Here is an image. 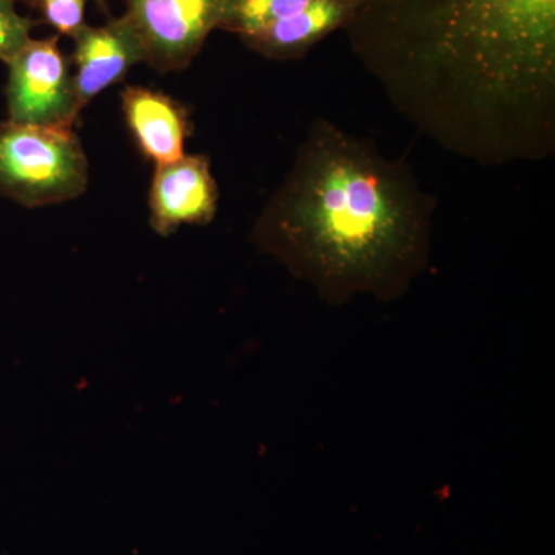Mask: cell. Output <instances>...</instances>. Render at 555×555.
I'll list each match as a JSON object with an SVG mask.
<instances>
[{"label": "cell", "mask_w": 555, "mask_h": 555, "mask_svg": "<svg viewBox=\"0 0 555 555\" xmlns=\"http://www.w3.org/2000/svg\"><path fill=\"white\" fill-rule=\"evenodd\" d=\"M436 207L406 160L320 118L251 238L328 302L390 301L426 269Z\"/></svg>", "instance_id": "2"}, {"label": "cell", "mask_w": 555, "mask_h": 555, "mask_svg": "<svg viewBox=\"0 0 555 555\" xmlns=\"http://www.w3.org/2000/svg\"><path fill=\"white\" fill-rule=\"evenodd\" d=\"M131 137L156 166L184 156L190 133L188 109L160 91L127 87L120 94Z\"/></svg>", "instance_id": "8"}, {"label": "cell", "mask_w": 555, "mask_h": 555, "mask_svg": "<svg viewBox=\"0 0 555 555\" xmlns=\"http://www.w3.org/2000/svg\"><path fill=\"white\" fill-rule=\"evenodd\" d=\"M89 160L72 127L0 122V195L35 208L78 198Z\"/></svg>", "instance_id": "3"}, {"label": "cell", "mask_w": 555, "mask_h": 555, "mask_svg": "<svg viewBox=\"0 0 555 555\" xmlns=\"http://www.w3.org/2000/svg\"><path fill=\"white\" fill-rule=\"evenodd\" d=\"M350 50L438 147L481 167L555 153V0H347Z\"/></svg>", "instance_id": "1"}, {"label": "cell", "mask_w": 555, "mask_h": 555, "mask_svg": "<svg viewBox=\"0 0 555 555\" xmlns=\"http://www.w3.org/2000/svg\"><path fill=\"white\" fill-rule=\"evenodd\" d=\"M49 25L60 35L73 36L86 27L87 0H36Z\"/></svg>", "instance_id": "12"}, {"label": "cell", "mask_w": 555, "mask_h": 555, "mask_svg": "<svg viewBox=\"0 0 555 555\" xmlns=\"http://www.w3.org/2000/svg\"><path fill=\"white\" fill-rule=\"evenodd\" d=\"M73 39V87L79 112L102 91L126 78L138 62H145L144 47L126 14L102 27L86 25Z\"/></svg>", "instance_id": "7"}, {"label": "cell", "mask_w": 555, "mask_h": 555, "mask_svg": "<svg viewBox=\"0 0 555 555\" xmlns=\"http://www.w3.org/2000/svg\"><path fill=\"white\" fill-rule=\"evenodd\" d=\"M218 198L206 156L184 155L160 164L150 189V224L159 235L185 224H208L217 215Z\"/></svg>", "instance_id": "6"}, {"label": "cell", "mask_w": 555, "mask_h": 555, "mask_svg": "<svg viewBox=\"0 0 555 555\" xmlns=\"http://www.w3.org/2000/svg\"><path fill=\"white\" fill-rule=\"evenodd\" d=\"M60 38L28 39L9 62V120L33 126L72 127L78 119L73 75Z\"/></svg>", "instance_id": "4"}, {"label": "cell", "mask_w": 555, "mask_h": 555, "mask_svg": "<svg viewBox=\"0 0 555 555\" xmlns=\"http://www.w3.org/2000/svg\"><path fill=\"white\" fill-rule=\"evenodd\" d=\"M10 2L17 3H28V5H36V0H10Z\"/></svg>", "instance_id": "14"}, {"label": "cell", "mask_w": 555, "mask_h": 555, "mask_svg": "<svg viewBox=\"0 0 555 555\" xmlns=\"http://www.w3.org/2000/svg\"><path fill=\"white\" fill-rule=\"evenodd\" d=\"M94 2L98 3V7H100L102 11H107V3H105V0H94Z\"/></svg>", "instance_id": "13"}, {"label": "cell", "mask_w": 555, "mask_h": 555, "mask_svg": "<svg viewBox=\"0 0 555 555\" xmlns=\"http://www.w3.org/2000/svg\"><path fill=\"white\" fill-rule=\"evenodd\" d=\"M346 14L347 0H315L308 9L270 25L244 42L270 60H292L312 49L328 33L341 28Z\"/></svg>", "instance_id": "9"}, {"label": "cell", "mask_w": 555, "mask_h": 555, "mask_svg": "<svg viewBox=\"0 0 555 555\" xmlns=\"http://www.w3.org/2000/svg\"><path fill=\"white\" fill-rule=\"evenodd\" d=\"M35 22L17 13L16 3L0 0V61L9 62L31 38Z\"/></svg>", "instance_id": "11"}, {"label": "cell", "mask_w": 555, "mask_h": 555, "mask_svg": "<svg viewBox=\"0 0 555 555\" xmlns=\"http://www.w3.org/2000/svg\"><path fill=\"white\" fill-rule=\"evenodd\" d=\"M222 0H127L145 62L159 72L188 67L221 22Z\"/></svg>", "instance_id": "5"}, {"label": "cell", "mask_w": 555, "mask_h": 555, "mask_svg": "<svg viewBox=\"0 0 555 555\" xmlns=\"http://www.w3.org/2000/svg\"><path fill=\"white\" fill-rule=\"evenodd\" d=\"M315 0H222L219 28L247 39L308 9Z\"/></svg>", "instance_id": "10"}]
</instances>
